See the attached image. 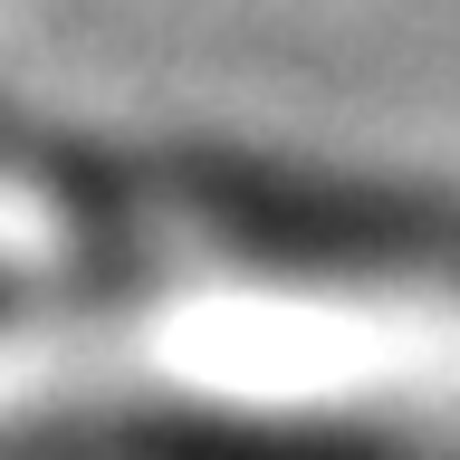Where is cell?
Instances as JSON below:
<instances>
[{
  "instance_id": "cell-1",
  "label": "cell",
  "mask_w": 460,
  "mask_h": 460,
  "mask_svg": "<svg viewBox=\"0 0 460 460\" xmlns=\"http://www.w3.org/2000/svg\"><path fill=\"white\" fill-rule=\"evenodd\" d=\"M77 460H394L355 422H279V412H192V402H125L67 422Z\"/></svg>"
}]
</instances>
